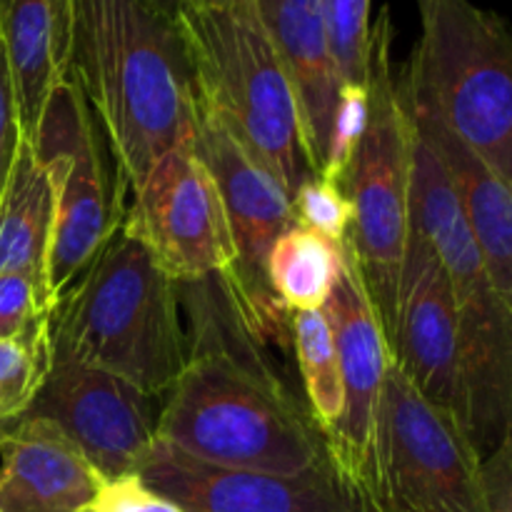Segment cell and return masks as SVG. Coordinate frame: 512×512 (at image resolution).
Instances as JSON below:
<instances>
[{"label":"cell","mask_w":512,"mask_h":512,"mask_svg":"<svg viewBox=\"0 0 512 512\" xmlns=\"http://www.w3.org/2000/svg\"><path fill=\"white\" fill-rule=\"evenodd\" d=\"M53 360L90 365L165 395L188 363L178 283L120 215L113 235L50 315Z\"/></svg>","instance_id":"7a4b0ae2"},{"label":"cell","mask_w":512,"mask_h":512,"mask_svg":"<svg viewBox=\"0 0 512 512\" xmlns=\"http://www.w3.org/2000/svg\"><path fill=\"white\" fill-rule=\"evenodd\" d=\"M155 440L225 470L298 475L328 458L310 415L260 358L223 345H190L183 373L165 393Z\"/></svg>","instance_id":"3957f363"},{"label":"cell","mask_w":512,"mask_h":512,"mask_svg":"<svg viewBox=\"0 0 512 512\" xmlns=\"http://www.w3.org/2000/svg\"><path fill=\"white\" fill-rule=\"evenodd\" d=\"M395 85L410 123L435 150L458 195L495 290L512 305V183L500 178L488 160L450 128L405 65L395 73Z\"/></svg>","instance_id":"2e32d148"},{"label":"cell","mask_w":512,"mask_h":512,"mask_svg":"<svg viewBox=\"0 0 512 512\" xmlns=\"http://www.w3.org/2000/svg\"><path fill=\"white\" fill-rule=\"evenodd\" d=\"M408 113V110H405ZM410 215L438 255L458 310L468 433L478 453H493L510 435L512 305L495 290L483 253L453 185L428 140L413 128Z\"/></svg>","instance_id":"5b68a950"},{"label":"cell","mask_w":512,"mask_h":512,"mask_svg":"<svg viewBox=\"0 0 512 512\" xmlns=\"http://www.w3.org/2000/svg\"><path fill=\"white\" fill-rule=\"evenodd\" d=\"M370 512H488L483 455L395 360L380 393Z\"/></svg>","instance_id":"ba28073f"},{"label":"cell","mask_w":512,"mask_h":512,"mask_svg":"<svg viewBox=\"0 0 512 512\" xmlns=\"http://www.w3.org/2000/svg\"><path fill=\"white\" fill-rule=\"evenodd\" d=\"M53 215V178L33 143L23 138L0 193V273L30 275L48 293Z\"/></svg>","instance_id":"ffe728a7"},{"label":"cell","mask_w":512,"mask_h":512,"mask_svg":"<svg viewBox=\"0 0 512 512\" xmlns=\"http://www.w3.org/2000/svg\"><path fill=\"white\" fill-rule=\"evenodd\" d=\"M50 365V323L25 338L0 340V425L30 408Z\"/></svg>","instance_id":"603a6c76"},{"label":"cell","mask_w":512,"mask_h":512,"mask_svg":"<svg viewBox=\"0 0 512 512\" xmlns=\"http://www.w3.org/2000/svg\"><path fill=\"white\" fill-rule=\"evenodd\" d=\"M258 10L293 85L310 160L315 175H320L328 160L333 115L345 85L330 53L318 0H258Z\"/></svg>","instance_id":"ac0fdd59"},{"label":"cell","mask_w":512,"mask_h":512,"mask_svg":"<svg viewBox=\"0 0 512 512\" xmlns=\"http://www.w3.org/2000/svg\"><path fill=\"white\" fill-rule=\"evenodd\" d=\"M23 415L58 425L103 483L138 475L155 445L153 398L90 365L53 360Z\"/></svg>","instance_id":"4fadbf2b"},{"label":"cell","mask_w":512,"mask_h":512,"mask_svg":"<svg viewBox=\"0 0 512 512\" xmlns=\"http://www.w3.org/2000/svg\"><path fill=\"white\" fill-rule=\"evenodd\" d=\"M393 35L390 10L380 8L378 18L370 23V63L368 85H365L368 118L345 178V193L353 208L345 245L363 275L388 350L398 318L405 253L413 233V215H410L413 133L395 85Z\"/></svg>","instance_id":"8992f818"},{"label":"cell","mask_w":512,"mask_h":512,"mask_svg":"<svg viewBox=\"0 0 512 512\" xmlns=\"http://www.w3.org/2000/svg\"><path fill=\"white\" fill-rule=\"evenodd\" d=\"M95 512H183L168 498L155 493L140 480V475L105 480L93 500Z\"/></svg>","instance_id":"83f0119b"},{"label":"cell","mask_w":512,"mask_h":512,"mask_svg":"<svg viewBox=\"0 0 512 512\" xmlns=\"http://www.w3.org/2000/svg\"><path fill=\"white\" fill-rule=\"evenodd\" d=\"M20 140H23V133H20L18 95H15L13 75H10L3 45H0V193L5 188Z\"/></svg>","instance_id":"f1b7e54d"},{"label":"cell","mask_w":512,"mask_h":512,"mask_svg":"<svg viewBox=\"0 0 512 512\" xmlns=\"http://www.w3.org/2000/svg\"><path fill=\"white\" fill-rule=\"evenodd\" d=\"M140 480L183 512H365L330 458L298 475L225 470L155 440Z\"/></svg>","instance_id":"5bb4252c"},{"label":"cell","mask_w":512,"mask_h":512,"mask_svg":"<svg viewBox=\"0 0 512 512\" xmlns=\"http://www.w3.org/2000/svg\"><path fill=\"white\" fill-rule=\"evenodd\" d=\"M103 478L48 418L20 415L0 425V512H78Z\"/></svg>","instance_id":"e0dca14e"},{"label":"cell","mask_w":512,"mask_h":512,"mask_svg":"<svg viewBox=\"0 0 512 512\" xmlns=\"http://www.w3.org/2000/svg\"><path fill=\"white\" fill-rule=\"evenodd\" d=\"M123 223L175 283H200L235 268L223 198L198 155L193 133L163 153L130 193Z\"/></svg>","instance_id":"8fae6325"},{"label":"cell","mask_w":512,"mask_h":512,"mask_svg":"<svg viewBox=\"0 0 512 512\" xmlns=\"http://www.w3.org/2000/svg\"><path fill=\"white\" fill-rule=\"evenodd\" d=\"M193 143L218 185L235 245V268L220 283L245 330L265 333L278 320V310H283L265 280V258L275 240L295 225L290 195L195 88Z\"/></svg>","instance_id":"30bf717a"},{"label":"cell","mask_w":512,"mask_h":512,"mask_svg":"<svg viewBox=\"0 0 512 512\" xmlns=\"http://www.w3.org/2000/svg\"><path fill=\"white\" fill-rule=\"evenodd\" d=\"M420 40L405 68L450 128L512 183V38L473 0H415Z\"/></svg>","instance_id":"52a82bcc"},{"label":"cell","mask_w":512,"mask_h":512,"mask_svg":"<svg viewBox=\"0 0 512 512\" xmlns=\"http://www.w3.org/2000/svg\"><path fill=\"white\" fill-rule=\"evenodd\" d=\"M75 0H0V45L13 75L20 133L33 140L50 95L68 80Z\"/></svg>","instance_id":"d6986e66"},{"label":"cell","mask_w":512,"mask_h":512,"mask_svg":"<svg viewBox=\"0 0 512 512\" xmlns=\"http://www.w3.org/2000/svg\"><path fill=\"white\" fill-rule=\"evenodd\" d=\"M343 270V245L303 225H290L265 258V280L288 313L323 310Z\"/></svg>","instance_id":"44dd1931"},{"label":"cell","mask_w":512,"mask_h":512,"mask_svg":"<svg viewBox=\"0 0 512 512\" xmlns=\"http://www.w3.org/2000/svg\"><path fill=\"white\" fill-rule=\"evenodd\" d=\"M53 308L38 280L23 273H0V340L35 333L50 323Z\"/></svg>","instance_id":"484cf974"},{"label":"cell","mask_w":512,"mask_h":512,"mask_svg":"<svg viewBox=\"0 0 512 512\" xmlns=\"http://www.w3.org/2000/svg\"><path fill=\"white\" fill-rule=\"evenodd\" d=\"M390 358L428 403L453 415L468 433V398L453 290L438 255L415 228L405 253Z\"/></svg>","instance_id":"9a60e30c"},{"label":"cell","mask_w":512,"mask_h":512,"mask_svg":"<svg viewBox=\"0 0 512 512\" xmlns=\"http://www.w3.org/2000/svg\"><path fill=\"white\" fill-rule=\"evenodd\" d=\"M78 512H95V508H93V505H88V508H83V510H78Z\"/></svg>","instance_id":"1f68e13d"},{"label":"cell","mask_w":512,"mask_h":512,"mask_svg":"<svg viewBox=\"0 0 512 512\" xmlns=\"http://www.w3.org/2000/svg\"><path fill=\"white\" fill-rule=\"evenodd\" d=\"M365 118H368V88L365 85H345L340 90L338 108H335L333 115L328 160H325V168L320 173L343 190L350 160H353L355 148H358L360 135H363Z\"/></svg>","instance_id":"4316f807"},{"label":"cell","mask_w":512,"mask_h":512,"mask_svg":"<svg viewBox=\"0 0 512 512\" xmlns=\"http://www.w3.org/2000/svg\"><path fill=\"white\" fill-rule=\"evenodd\" d=\"M158 3L165 5L168 10H173V13H175V8H178V3H175V0H158Z\"/></svg>","instance_id":"4dcf8cb0"},{"label":"cell","mask_w":512,"mask_h":512,"mask_svg":"<svg viewBox=\"0 0 512 512\" xmlns=\"http://www.w3.org/2000/svg\"><path fill=\"white\" fill-rule=\"evenodd\" d=\"M343 85H368L370 0H318Z\"/></svg>","instance_id":"cb8c5ba5"},{"label":"cell","mask_w":512,"mask_h":512,"mask_svg":"<svg viewBox=\"0 0 512 512\" xmlns=\"http://www.w3.org/2000/svg\"><path fill=\"white\" fill-rule=\"evenodd\" d=\"M193 88L293 198L313 178L303 118L258 0L175 8Z\"/></svg>","instance_id":"277c9868"},{"label":"cell","mask_w":512,"mask_h":512,"mask_svg":"<svg viewBox=\"0 0 512 512\" xmlns=\"http://www.w3.org/2000/svg\"><path fill=\"white\" fill-rule=\"evenodd\" d=\"M68 78L103 128L123 195L193 133L188 53L158 0H75Z\"/></svg>","instance_id":"6da1fadb"},{"label":"cell","mask_w":512,"mask_h":512,"mask_svg":"<svg viewBox=\"0 0 512 512\" xmlns=\"http://www.w3.org/2000/svg\"><path fill=\"white\" fill-rule=\"evenodd\" d=\"M323 313L333 330L345 395L343 415L323 438L325 453L340 478L358 495L365 512H370L380 393L393 358L358 263L345 243L343 270L325 300Z\"/></svg>","instance_id":"7c38bea8"},{"label":"cell","mask_w":512,"mask_h":512,"mask_svg":"<svg viewBox=\"0 0 512 512\" xmlns=\"http://www.w3.org/2000/svg\"><path fill=\"white\" fill-rule=\"evenodd\" d=\"M290 333L303 375L310 420L320 438H325L340 420L345 405L333 330L323 310H295L290 313Z\"/></svg>","instance_id":"7402d4cb"},{"label":"cell","mask_w":512,"mask_h":512,"mask_svg":"<svg viewBox=\"0 0 512 512\" xmlns=\"http://www.w3.org/2000/svg\"><path fill=\"white\" fill-rule=\"evenodd\" d=\"M30 143L55 188L48 253V295L55 305L113 235L123 213V195L113 198L93 113L70 78L50 95Z\"/></svg>","instance_id":"9c48e42d"},{"label":"cell","mask_w":512,"mask_h":512,"mask_svg":"<svg viewBox=\"0 0 512 512\" xmlns=\"http://www.w3.org/2000/svg\"><path fill=\"white\" fill-rule=\"evenodd\" d=\"M290 203H293V218L298 225L315 230L338 245L348 240L353 208H350L348 193L340 185L330 183L323 175H313L295 190Z\"/></svg>","instance_id":"d4e9b609"},{"label":"cell","mask_w":512,"mask_h":512,"mask_svg":"<svg viewBox=\"0 0 512 512\" xmlns=\"http://www.w3.org/2000/svg\"><path fill=\"white\" fill-rule=\"evenodd\" d=\"M178 5H190V8H203V5H220L228 0H175Z\"/></svg>","instance_id":"f546056e"}]
</instances>
